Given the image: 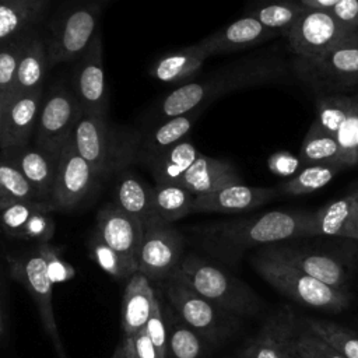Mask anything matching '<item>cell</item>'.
I'll return each instance as SVG.
<instances>
[{
    "label": "cell",
    "mask_w": 358,
    "mask_h": 358,
    "mask_svg": "<svg viewBox=\"0 0 358 358\" xmlns=\"http://www.w3.org/2000/svg\"><path fill=\"white\" fill-rule=\"evenodd\" d=\"M73 92L84 115L99 117L108 116V90L99 32L87 52L78 59L73 77Z\"/></svg>",
    "instance_id": "14"
},
{
    "label": "cell",
    "mask_w": 358,
    "mask_h": 358,
    "mask_svg": "<svg viewBox=\"0 0 358 358\" xmlns=\"http://www.w3.org/2000/svg\"><path fill=\"white\" fill-rule=\"evenodd\" d=\"M208 55L200 43L185 46L162 55L150 69V74L162 83H180L199 73Z\"/></svg>",
    "instance_id": "28"
},
{
    "label": "cell",
    "mask_w": 358,
    "mask_h": 358,
    "mask_svg": "<svg viewBox=\"0 0 358 358\" xmlns=\"http://www.w3.org/2000/svg\"><path fill=\"white\" fill-rule=\"evenodd\" d=\"M250 263L264 281L301 305L340 312L350 303V296L344 289L333 288L309 277L284 259L270 253L266 248L255 252L250 256Z\"/></svg>",
    "instance_id": "5"
},
{
    "label": "cell",
    "mask_w": 358,
    "mask_h": 358,
    "mask_svg": "<svg viewBox=\"0 0 358 358\" xmlns=\"http://www.w3.org/2000/svg\"><path fill=\"white\" fill-rule=\"evenodd\" d=\"M270 172L280 178H294L303 166L298 155L289 151H275L267 159Z\"/></svg>",
    "instance_id": "47"
},
{
    "label": "cell",
    "mask_w": 358,
    "mask_h": 358,
    "mask_svg": "<svg viewBox=\"0 0 358 358\" xmlns=\"http://www.w3.org/2000/svg\"><path fill=\"white\" fill-rule=\"evenodd\" d=\"M4 108H6V101L0 98V137H1V127H3V117H4Z\"/></svg>",
    "instance_id": "51"
},
{
    "label": "cell",
    "mask_w": 358,
    "mask_h": 358,
    "mask_svg": "<svg viewBox=\"0 0 358 358\" xmlns=\"http://www.w3.org/2000/svg\"><path fill=\"white\" fill-rule=\"evenodd\" d=\"M3 330H4V324H3V315H1V306H0V336H1Z\"/></svg>",
    "instance_id": "53"
},
{
    "label": "cell",
    "mask_w": 358,
    "mask_h": 358,
    "mask_svg": "<svg viewBox=\"0 0 358 358\" xmlns=\"http://www.w3.org/2000/svg\"><path fill=\"white\" fill-rule=\"evenodd\" d=\"M303 13L305 8L301 6L299 1H288L259 7L250 11L249 15H252L263 27L277 32L278 35H288Z\"/></svg>",
    "instance_id": "38"
},
{
    "label": "cell",
    "mask_w": 358,
    "mask_h": 358,
    "mask_svg": "<svg viewBox=\"0 0 358 358\" xmlns=\"http://www.w3.org/2000/svg\"><path fill=\"white\" fill-rule=\"evenodd\" d=\"M299 319L289 306L270 315L257 336L238 358H296L295 336Z\"/></svg>",
    "instance_id": "15"
},
{
    "label": "cell",
    "mask_w": 358,
    "mask_h": 358,
    "mask_svg": "<svg viewBox=\"0 0 358 358\" xmlns=\"http://www.w3.org/2000/svg\"><path fill=\"white\" fill-rule=\"evenodd\" d=\"M120 350H122V345L119 344V345L115 348V351H113V354H112L110 358H120Z\"/></svg>",
    "instance_id": "52"
},
{
    "label": "cell",
    "mask_w": 358,
    "mask_h": 358,
    "mask_svg": "<svg viewBox=\"0 0 358 358\" xmlns=\"http://www.w3.org/2000/svg\"><path fill=\"white\" fill-rule=\"evenodd\" d=\"M340 147V162L347 168L358 165V94L354 95V103L336 133Z\"/></svg>",
    "instance_id": "41"
},
{
    "label": "cell",
    "mask_w": 358,
    "mask_h": 358,
    "mask_svg": "<svg viewBox=\"0 0 358 358\" xmlns=\"http://www.w3.org/2000/svg\"><path fill=\"white\" fill-rule=\"evenodd\" d=\"M28 32L0 45V98L4 101L10 98L14 90L18 62Z\"/></svg>",
    "instance_id": "40"
},
{
    "label": "cell",
    "mask_w": 358,
    "mask_h": 358,
    "mask_svg": "<svg viewBox=\"0 0 358 358\" xmlns=\"http://www.w3.org/2000/svg\"><path fill=\"white\" fill-rule=\"evenodd\" d=\"M0 154L8 158L20 169V172L36 190L41 200L43 203H49L59 154H52L29 144L18 150Z\"/></svg>",
    "instance_id": "21"
},
{
    "label": "cell",
    "mask_w": 358,
    "mask_h": 358,
    "mask_svg": "<svg viewBox=\"0 0 358 358\" xmlns=\"http://www.w3.org/2000/svg\"><path fill=\"white\" fill-rule=\"evenodd\" d=\"M113 203L143 224L157 215L152 203V187L131 172H120L115 186Z\"/></svg>",
    "instance_id": "30"
},
{
    "label": "cell",
    "mask_w": 358,
    "mask_h": 358,
    "mask_svg": "<svg viewBox=\"0 0 358 358\" xmlns=\"http://www.w3.org/2000/svg\"><path fill=\"white\" fill-rule=\"evenodd\" d=\"M200 157L196 145L185 138L166 151L150 159L148 168L155 185H178L186 171Z\"/></svg>",
    "instance_id": "29"
},
{
    "label": "cell",
    "mask_w": 358,
    "mask_h": 358,
    "mask_svg": "<svg viewBox=\"0 0 358 358\" xmlns=\"http://www.w3.org/2000/svg\"><path fill=\"white\" fill-rule=\"evenodd\" d=\"M42 102V88L6 101L0 152H10L29 144L35 134Z\"/></svg>",
    "instance_id": "16"
},
{
    "label": "cell",
    "mask_w": 358,
    "mask_h": 358,
    "mask_svg": "<svg viewBox=\"0 0 358 358\" xmlns=\"http://www.w3.org/2000/svg\"><path fill=\"white\" fill-rule=\"evenodd\" d=\"M43 203L20 169L0 154V210L17 203Z\"/></svg>",
    "instance_id": "33"
},
{
    "label": "cell",
    "mask_w": 358,
    "mask_h": 358,
    "mask_svg": "<svg viewBox=\"0 0 358 358\" xmlns=\"http://www.w3.org/2000/svg\"><path fill=\"white\" fill-rule=\"evenodd\" d=\"M185 256V238L158 215L144 224V236L137 257L138 273L150 282L161 284L179 266Z\"/></svg>",
    "instance_id": "9"
},
{
    "label": "cell",
    "mask_w": 358,
    "mask_h": 358,
    "mask_svg": "<svg viewBox=\"0 0 358 358\" xmlns=\"http://www.w3.org/2000/svg\"><path fill=\"white\" fill-rule=\"evenodd\" d=\"M263 248H266L270 253L284 259L289 264L295 266L309 277H313L315 280L333 288L344 289L347 273L344 266L336 257L312 250H305L301 248H292L284 245L282 242Z\"/></svg>",
    "instance_id": "20"
},
{
    "label": "cell",
    "mask_w": 358,
    "mask_h": 358,
    "mask_svg": "<svg viewBox=\"0 0 358 358\" xmlns=\"http://www.w3.org/2000/svg\"><path fill=\"white\" fill-rule=\"evenodd\" d=\"M303 324L345 358H358V333L333 322L306 317Z\"/></svg>",
    "instance_id": "37"
},
{
    "label": "cell",
    "mask_w": 358,
    "mask_h": 358,
    "mask_svg": "<svg viewBox=\"0 0 358 358\" xmlns=\"http://www.w3.org/2000/svg\"><path fill=\"white\" fill-rule=\"evenodd\" d=\"M278 34L263 27L252 15H243L229 25L210 34L199 43L208 57L222 53H231L252 46H257L266 41L275 38Z\"/></svg>",
    "instance_id": "19"
},
{
    "label": "cell",
    "mask_w": 358,
    "mask_h": 358,
    "mask_svg": "<svg viewBox=\"0 0 358 358\" xmlns=\"http://www.w3.org/2000/svg\"><path fill=\"white\" fill-rule=\"evenodd\" d=\"M73 136V134H71ZM102 179L78 154L70 137L57 155L49 206L53 213L71 211L94 192Z\"/></svg>",
    "instance_id": "12"
},
{
    "label": "cell",
    "mask_w": 358,
    "mask_h": 358,
    "mask_svg": "<svg viewBox=\"0 0 358 358\" xmlns=\"http://www.w3.org/2000/svg\"><path fill=\"white\" fill-rule=\"evenodd\" d=\"M83 115L84 112L74 92L62 83L55 84L42 102L34 145L59 154Z\"/></svg>",
    "instance_id": "11"
},
{
    "label": "cell",
    "mask_w": 358,
    "mask_h": 358,
    "mask_svg": "<svg viewBox=\"0 0 358 358\" xmlns=\"http://www.w3.org/2000/svg\"><path fill=\"white\" fill-rule=\"evenodd\" d=\"M8 271L13 280L20 282L34 299L39 319L45 327L48 337L50 338L59 358H66V352L62 344V338L57 331L53 305L52 289L53 282L48 274L46 262L39 245H34L29 250L17 255H7Z\"/></svg>",
    "instance_id": "8"
},
{
    "label": "cell",
    "mask_w": 358,
    "mask_h": 358,
    "mask_svg": "<svg viewBox=\"0 0 358 358\" xmlns=\"http://www.w3.org/2000/svg\"><path fill=\"white\" fill-rule=\"evenodd\" d=\"M95 232L117 253L137 262L144 236V224L138 218L108 203L96 213Z\"/></svg>",
    "instance_id": "17"
},
{
    "label": "cell",
    "mask_w": 358,
    "mask_h": 358,
    "mask_svg": "<svg viewBox=\"0 0 358 358\" xmlns=\"http://www.w3.org/2000/svg\"><path fill=\"white\" fill-rule=\"evenodd\" d=\"M88 250L91 259L115 280H129L138 271V263L117 253L109 245H106L101 236L92 231L88 239Z\"/></svg>",
    "instance_id": "36"
},
{
    "label": "cell",
    "mask_w": 358,
    "mask_h": 358,
    "mask_svg": "<svg viewBox=\"0 0 358 358\" xmlns=\"http://www.w3.org/2000/svg\"><path fill=\"white\" fill-rule=\"evenodd\" d=\"M289 49L298 59H315L347 41L348 36L330 13L308 11L287 35Z\"/></svg>",
    "instance_id": "13"
},
{
    "label": "cell",
    "mask_w": 358,
    "mask_h": 358,
    "mask_svg": "<svg viewBox=\"0 0 358 358\" xmlns=\"http://www.w3.org/2000/svg\"><path fill=\"white\" fill-rule=\"evenodd\" d=\"M354 103V95H326L317 99V117L316 123L320 129L336 137L341 123L347 117L351 106Z\"/></svg>",
    "instance_id": "39"
},
{
    "label": "cell",
    "mask_w": 358,
    "mask_h": 358,
    "mask_svg": "<svg viewBox=\"0 0 358 358\" xmlns=\"http://www.w3.org/2000/svg\"><path fill=\"white\" fill-rule=\"evenodd\" d=\"M134 348L138 358H158V354L145 333V329L137 333L134 337Z\"/></svg>",
    "instance_id": "48"
},
{
    "label": "cell",
    "mask_w": 358,
    "mask_h": 358,
    "mask_svg": "<svg viewBox=\"0 0 358 358\" xmlns=\"http://www.w3.org/2000/svg\"><path fill=\"white\" fill-rule=\"evenodd\" d=\"M120 350V358H138L134 348V338L133 337H123Z\"/></svg>",
    "instance_id": "50"
},
{
    "label": "cell",
    "mask_w": 358,
    "mask_h": 358,
    "mask_svg": "<svg viewBox=\"0 0 358 358\" xmlns=\"http://www.w3.org/2000/svg\"><path fill=\"white\" fill-rule=\"evenodd\" d=\"M345 168H347L345 165L338 162L308 165V166H303L294 178L281 183L277 187V190L278 193L291 194V196L313 193L324 187L327 183H330L331 179Z\"/></svg>",
    "instance_id": "34"
},
{
    "label": "cell",
    "mask_w": 358,
    "mask_h": 358,
    "mask_svg": "<svg viewBox=\"0 0 358 358\" xmlns=\"http://www.w3.org/2000/svg\"><path fill=\"white\" fill-rule=\"evenodd\" d=\"M203 110H194L182 116L162 120L145 134H141L138 147L140 164H147L154 157L166 151L172 145L185 140Z\"/></svg>",
    "instance_id": "25"
},
{
    "label": "cell",
    "mask_w": 358,
    "mask_h": 358,
    "mask_svg": "<svg viewBox=\"0 0 358 358\" xmlns=\"http://www.w3.org/2000/svg\"><path fill=\"white\" fill-rule=\"evenodd\" d=\"M194 196L180 185H154L152 203L155 214L165 222L175 221L193 214Z\"/></svg>",
    "instance_id": "32"
},
{
    "label": "cell",
    "mask_w": 358,
    "mask_h": 358,
    "mask_svg": "<svg viewBox=\"0 0 358 358\" xmlns=\"http://www.w3.org/2000/svg\"><path fill=\"white\" fill-rule=\"evenodd\" d=\"M357 166H358V165H357Z\"/></svg>",
    "instance_id": "56"
},
{
    "label": "cell",
    "mask_w": 358,
    "mask_h": 358,
    "mask_svg": "<svg viewBox=\"0 0 358 358\" xmlns=\"http://www.w3.org/2000/svg\"><path fill=\"white\" fill-rule=\"evenodd\" d=\"M145 333L150 337L158 358H166L168 354V333H166V323H165V316H164V309L162 303L159 299V294L157 292L154 306L151 316L147 322L145 326Z\"/></svg>",
    "instance_id": "44"
},
{
    "label": "cell",
    "mask_w": 358,
    "mask_h": 358,
    "mask_svg": "<svg viewBox=\"0 0 358 358\" xmlns=\"http://www.w3.org/2000/svg\"><path fill=\"white\" fill-rule=\"evenodd\" d=\"M39 246L46 262L48 274L53 284L66 282L76 275L74 267L63 257V249L60 246L52 243H43Z\"/></svg>",
    "instance_id": "45"
},
{
    "label": "cell",
    "mask_w": 358,
    "mask_h": 358,
    "mask_svg": "<svg viewBox=\"0 0 358 358\" xmlns=\"http://www.w3.org/2000/svg\"><path fill=\"white\" fill-rule=\"evenodd\" d=\"M157 291L141 273H134L127 281L122 299L123 337H134L145 329L151 316Z\"/></svg>",
    "instance_id": "22"
},
{
    "label": "cell",
    "mask_w": 358,
    "mask_h": 358,
    "mask_svg": "<svg viewBox=\"0 0 358 358\" xmlns=\"http://www.w3.org/2000/svg\"><path fill=\"white\" fill-rule=\"evenodd\" d=\"M355 239H358V220H357V224H355Z\"/></svg>",
    "instance_id": "54"
},
{
    "label": "cell",
    "mask_w": 358,
    "mask_h": 358,
    "mask_svg": "<svg viewBox=\"0 0 358 358\" xmlns=\"http://www.w3.org/2000/svg\"><path fill=\"white\" fill-rule=\"evenodd\" d=\"M39 34L41 32L34 28L27 35L18 62L14 90L10 98L42 88L43 78L49 67V60L45 38Z\"/></svg>",
    "instance_id": "24"
},
{
    "label": "cell",
    "mask_w": 358,
    "mask_h": 358,
    "mask_svg": "<svg viewBox=\"0 0 358 358\" xmlns=\"http://www.w3.org/2000/svg\"><path fill=\"white\" fill-rule=\"evenodd\" d=\"M296 358H345L324 340L310 331L302 320L298 323L295 336Z\"/></svg>",
    "instance_id": "42"
},
{
    "label": "cell",
    "mask_w": 358,
    "mask_h": 358,
    "mask_svg": "<svg viewBox=\"0 0 358 358\" xmlns=\"http://www.w3.org/2000/svg\"><path fill=\"white\" fill-rule=\"evenodd\" d=\"M236 183H241V178L232 164L225 159L200 154L178 185L189 190L196 197Z\"/></svg>",
    "instance_id": "23"
},
{
    "label": "cell",
    "mask_w": 358,
    "mask_h": 358,
    "mask_svg": "<svg viewBox=\"0 0 358 358\" xmlns=\"http://www.w3.org/2000/svg\"><path fill=\"white\" fill-rule=\"evenodd\" d=\"M49 203H17L0 210V228L1 231L14 239H18L22 228L29 217L42 206Z\"/></svg>",
    "instance_id": "43"
},
{
    "label": "cell",
    "mask_w": 358,
    "mask_h": 358,
    "mask_svg": "<svg viewBox=\"0 0 358 358\" xmlns=\"http://www.w3.org/2000/svg\"><path fill=\"white\" fill-rule=\"evenodd\" d=\"M178 316L208 343L231 337L241 326V317L200 296L179 278L169 275L158 284Z\"/></svg>",
    "instance_id": "7"
},
{
    "label": "cell",
    "mask_w": 358,
    "mask_h": 358,
    "mask_svg": "<svg viewBox=\"0 0 358 358\" xmlns=\"http://www.w3.org/2000/svg\"><path fill=\"white\" fill-rule=\"evenodd\" d=\"M166 333H168V354L169 358H203L210 344L193 329H190L175 312L168 309Z\"/></svg>",
    "instance_id": "31"
},
{
    "label": "cell",
    "mask_w": 358,
    "mask_h": 358,
    "mask_svg": "<svg viewBox=\"0 0 358 358\" xmlns=\"http://www.w3.org/2000/svg\"><path fill=\"white\" fill-rule=\"evenodd\" d=\"M348 36H354L358 29V0H337L329 11Z\"/></svg>",
    "instance_id": "46"
},
{
    "label": "cell",
    "mask_w": 358,
    "mask_h": 358,
    "mask_svg": "<svg viewBox=\"0 0 358 358\" xmlns=\"http://www.w3.org/2000/svg\"><path fill=\"white\" fill-rule=\"evenodd\" d=\"M355 36H357V38H358V29H357V31H355Z\"/></svg>",
    "instance_id": "55"
},
{
    "label": "cell",
    "mask_w": 358,
    "mask_h": 358,
    "mask_svg": "<svg viewBox=\"0 0 358 358\" xmlns=\"http://www.w3.org/2000/svg\"><path fill=\"white\" fill-rule=\"evenodd\" d=\"M78 154L105 180L138 161L141 134L113 124L108 116L83 115L73 131Z\"/></svg>",
    "instance_id": "3"
},
{
    "label": "cell",
    "mask_w": 358,
    "mask_h": 358,
    "mask_svg": "<svg viewBox=\"0 0 358 358\" xmlns=\"http://www.w3.org/2000/svg\"><path fill=\"white\" fill-rule=\"evenodd\" d=\"M281 67L278 63L252 57L235 62L217 71L208 80L190 81L165 95L157 108V116L166 120L194 110H204L206 106L232 91L262 85L278 77Z\"/></svg>",
    "instance_id": "2"
},
{
    "label": "cell",
    "mask_w": 358,
    "mask_h": 358,
    "mask_svg": "<svg viewBox=\"0 0 358 358\" xmlns=\"http://www.w3.org/2000/svg\"><path fill=\"white\" fill-rule=\"evenodd\" d=\"M302 166L313 164H333L340 162V147L334 136L329 134L313 122L302 141L298 154Z\"/></svg>",
    "instance_id": "35"
},
{
    "label": "cell",
    "mask_w": 358,
    "mask_h": 358,
    "mask_svg": "<svg viewBox=\"0 0 358 358\" xmlns=\"http://www.w3.org/2000/svg\"><path fill=\"white\" fill-rule=\"evenodd\" d=\"M296 71L320 91H344L358 85V38L354 35L315 59H298Z\"/></svg>",
    "instance_id": "10"
},
{
    "label": "cell",
    "mask_w": 358,
    "mask_h": 358,
    "mask_svg": "<svg viewBox=\"0 0 358 358\" xmlns=\"http://www.w3.org/2000/svg\"><path fill=\"white\" fill-rule=\"evenodd\" d=\"M190 232L206 253L228 266H236L252 248L317 235L315 213L281 210L248 218L213 221L192 227Z\"/></svg>",
    "instance_id": "1"
},
{
    "label": "cell",
    "mask_w": 358,
    "mask_h": 358,
    "mask_svg": "<svg viewBox=\"0 0 358 358\" xmlns=\"http://www.w3.org/2000/svg\"><path fill=\"white\" fill-rule=\"evenodd\" d=\"M278 194L274 187H255L242 183L225 186L217 192L196 196L193 213H245L268 203Z\"/></svg>",
    "instance_id": "18"
},
{
    "label": "cell",
    "mask_w": 358,
    "mask_h": 358,
    "mask_svg": "<svg viewBox=\"0 0 358 358\" xmlns=\"http://www.w3.org/2000/svg\"><path fill=\"white\" fill-rule=\"evenodd\" d=\"M301 6L308 11L329 13L337 3V0H301Z\"/></svg>",
    "instance_id": "49"
},
{
    "label": "cell",
    "mask_w": 358,
    "mask_h": 358,
    "mask_svg": "<svg viewBox=\"0 0 358 358\" xmlns=\"http://www.w3.org/2000/svg\"><path fill=\"white\" fill-rule=\"evenodd\" d=\"M358 220V189L315 211L317 235L355 239Z\"/></svg>",
    "instance_id": "27"
},
{
    "label": "cell",
    "mask_w": 358,
    "mask_h": 358,
    "mask_svg": "<svg viewBox=\"0 0 358 358\" xmlns=\"http://www.w3.org/2000/svg\"><path fill=\"white\" fill-rule=\"evenodd\" d=\"M48 8V0H0V45L34 29Z\"/></svg>",
    "instance_id": "26"
},
{
    "label": "cell",
    "mask_w": 358,
    "mask_h": 358,
    "mask_svg": "<svg viewBox=\"0 0 358 358\" xmlns=\"http://www.w3.org/2000/svg\"><path fill=\"white\" fill-rule=\"evenodd\" d=\"M171 275L238 317L255 316L263 308L260 296L249 284L194 253H186Z\"/></svg>",
    "instance_id": "4"
},
{
    "label": "cell",
    "mask_w": 358,
    "mask_h": 358,
    "mask_svg": "<svg viewBox=\"0 0 358 358\" xmlns=\"http://www.w3.org/2000/svg\"><path fill=\"white\" fill-rule=\"evenodd\" d=\"M108 1L74 4L60 11L50 24L46 42L49 67L78 60L96 36L99 17Z\"/></svg>",
    "instance_id": "6"
}]
</instances>
